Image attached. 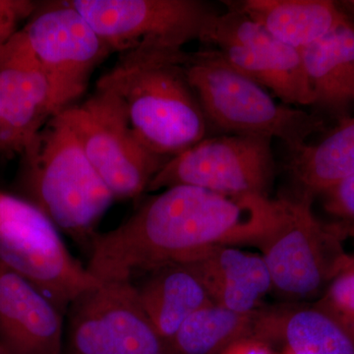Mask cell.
Returning <instances> with one entry per match:
<instances>
[{
	"mask_svg": "<svg viewBox=\"0 0 354 354\" xmlns=\"http://www.w3.org/2000/svg\"><path fill=\"white\" fill-rule=\"evenodd\" d=\"M279 209L281 199L174 186L147 200L118 227L97 232L86 268L101 283L132 281L211 247L259 244Z\"/></svg>",
	"mask_w": 354,
	"mask_h": 354,
	"instance_id": "obj_1",
	"label": "cell"
},
{
	"mask_svg": "<svg viewBox=\"0 0 354 354\" xmlns=\"http://www.w3.org/2000/svg\"><path fill=\"white\" fill-rule=\"evenodd\" d=\"M181 48H144L121 53L97 88L118 101L137 138L171 158L206 138L208 121L188 82Z\"/></svg>",
	"mask_w": 354,
	"mask_h": 354,
	"instance_id": "obj_2",
	"label": "cell"
},
{
	"mask_svg": "<svg viewBox=\"0 0 354 354\" xmlns=\"http://www.w3.org/2000/svg\"><path fill=\"white\" fill-rule=\"evenodd\" d=\"M21 157L27 201L88 253L97 223L115 198L62 114L46 122Z\"/></svg>",
	"mask_w": 354,
	"mask_h": 354,
	"instance_id": "obj_3",
	"label": "cell"
},
{
	"mask_svg": "<svg viewBox=\"0 0 354 354\" xmlns=\"http://www.w3.org/2000/svg\"><path fill=\"white\" fill-rule=\"evenodd\" d=\"M183 66L208 124L223 131L279 139L293 151L323 129L320 118L278 104L263 86L234 68L218 50L186 53Z\"/></svg>",
	"mask_w": 354,
	"mask_h": 354,
	"instance_id": "obj_4",
	"label": "cell"
},
{
	"mask_svg": "<svg viewBox=\"0 0 354 354\" xmlns=\"http://www.w3.org/2000/svg\"><path fill=\"white\" fill-rule=\"evenodd\" d=\"M313 198L281 199L276 223L260 241L272 288L290 299L323 295L348 262L341 223L325 225L312 211Z\"/></svg>",
	"mask_w": 354,
	"mask_h": 354,
	"instance_id": "obj_5",
	"label": "cell"
},
{
	"mask_svg": "<svg viewBox=\"0 0 354 354\" xmlns=\"http://www.w3.org/2000/svg\"><path fill=\"white\" fill-rule=\"evenodd\" d=\"M0 262L36 286L64 315L79 295L101 283L71 255L43 212L4 192H0Z\"/></svg>",
	"mask_w": 354,
	"mask_h": 354,
	"instance_id": "obj_6",
	"label": "cell"
},
{
	"mask_svg": "<svg viewBox=\"0 0 354 354\" xmlns=\"http://www.w3.org/2000/svg\"><path fill=\"white\" fill-rule=\"evenodd\" d=\"M60 114L115 200L147 192L153 177L169 160L137 138L118 101L101 88L83 104H74Z\"/></svg>",
	"mask_w": 354,
	"mask_h": 354,
	"instance_id": "obj_7",
	"label": "cell"
},
{
	"mask_svg": "<svg viewBox=\"0 0 354 354\" xmlns=\"http://www.w3.org/2000/svg\"><path fill=\"white\" fill-rule=\"evenodd\" d=\"M60 354H171L130 281H102L69 305Z\"/></svg>",
	"mask_w": 354,
	"mask_h": 354,
	"instance_id": "obj_8",
	"label": "cell"
},
{
	"mask_svg": "<svg viewBox=\"0 0 354 354\" xmlns=\"http://www.w3.org/2000/svg\"><path fill=\"white\" fill-rule=\"evenodd\" d=\"M111 53L144 48H183L202 41L218 15L199 0H73Z\"/></svg>",
	"mask_w": 354,
	"mask_h": 354,
	"instance_id": "obj_9",
	"label": "cell"
},
{
	"mask_svg": "<svg viewBox=\"0 0 354 354\" xmlns=\"http://www.w3.org/2000/svg\"><path fill=\"white\" fill-rule=\"evenodd\" d=\"M21 30L50 83L53 115L74 106L111 53L70 1L38 7Z\"/></svg>",
	"mask_w": 354,
	"mask_h": 354,
	"instance_id": "obj_10",
	"label": "cell"
},
{
	"mask_svg": "<svg viewBox=\"0 0 354 354\" xmlns=\"http://www.w3.org/2000/svg\"><path fill=\"white\" fill-rule=\"evenodd\" d=\"M271 141L234 134L203 139L169 158L147 192L186 185L225 194L268 197L274 171Z\"/></svg>",
	"mask_w": 354,
	"mask_h": 354,
	"instance_id": "obj_11",
	"label": "cell"
},
{
	"mask_svg": "<svg viewBox=\"0 0 354 354\" xmlns=\"http://www.w3.org/2000/svg\"><path fill=\"white\" fill-rule=\"evenodd\" d=\"M202 41L214 44L234 68L286 104H314L301 53L279 41L239 9L218 14Z\"/></svg>",
	"mask_w": 354,
	"mask_h": 354,
	"instance_id": "obj_12",
	"label": "cell"
},
{
	"mask_svg": "<svg viewBox=\"0 0 354 354\" xmlns=\"http://www.w3.org/2000/svg\"><path fill=\"white\" fill-rule=\"evenodd\" d=\"M53 116L50 83L21 30L0 48V153L22 155Z\"/></svg>",
	"mask_w": 354,
	"mask_h": 354,
	"instance_id": "obj_13",
	"label": "cell"
},
{
	"mask_svg": "<svg viewBox=\"0 0 354 354\" xmlns=\"http://www.w3.org/2000/svg\"><path fill=\"white\" fill-rule=\"evenodd\" d=\"M64 314L0 262V344L13 354H60Z\"/></svg>",
	"mask_w": 354,
	"mask_h": 354,
	"instance_id": "obj_14",
	"label": "cell"
},
{
	"mask_svg": "<svg viewBox=\"0 0 354 354\" xmlns=\"http://www.w3.org/2000/svg\"><path fill=\"white\" fill-rule=\"evenodd\" d=\"M201 279L213 304L252 313L272 288L262 255L227 246L211 247L186 261Z\"/></svg>",
	"mask_w": 354,
	"mask_h": 354,
	"instance_id": "obj_15",
	"label": "cell"
},
{
	"mask_svg": "<svg viewBox=\"0 0 354 354\" xmlns=\"http://www.w3.org/2000/svg\"><path fill=\"white\" fill-rule=\"evenodd\" d=\"M136 279L140 281H130L140 304L167 346L193 313L213 304L201 279L186 263L160 266Z\"/></svg>",
	"mask_w": 354,
	"mask_h": 354,
	"instance_id": "obj_16",
	"label": "cell"
},
{
	"mask_svg": "<svg viewBox=\"0 0 354 354\" xmlns=\"http://www.w3.org/2000/svg\"><path fill=\"white\" fill-rule=\"evenodd\" d=\"M258 339H279L297 354H354V334L318 304L261 311Z\"/></svg>",
	"mask_w": 354,
	"mask_h": 354,
	"instance_id": "obj_17",
	"label": "cell"
},
{
	"mask_svg": "<svg viewBox=\"0 0 354 354\" xmlns=\"http://www.w3.org/2000/svg\"><path fill=\"white\" fill-rule=\"evenodd\" d=\"M301 53L314 104L339 111L354 99V24L348 17Z\"/></svg>",
	"mask_w": 354,
	"mask_h": 354,
	"instance_id": "obj_18",
	"label": "cell"
},
{
	"mask_svg": "<svg viewBox=\"0 0 354 354\" xmlns=\"http://www.w3.org/2000/svg\"><path fill=\"white\" fill-rule=\"evenodd\" d=\"M230 6L299 50L324 38L346 17L329 0H244Z\"/></svg>",
	"mask_w": 354,
	"mask_h": 354,
	"instance_id": "obj_19",
	"label": "cell"
},
{
	"mask_svg": "<svg viewBox=\"0 0 354 354\" xmlns=\"http://www.w3.org/2000/svg\"><path fill=\"white\" fill-rule=\"evenodd\" d=\"M290 153V171L301 193L324 194L354 174V116L342 118L315 145L305 144Z\"/></svg>",
	"mask_w": 354,
	"mask_h": 354,
	"instance_id": "obj_20",
	"label": "cell"
},
{
	"mask_svg": "<svg viewBox=\"0 0 354 354\" xmlns=\"http://www.w3.org/2000/svg\"><path fill=\"white\" fill-rule=\"evenodd\" d=\"M261 311L239 313L212 304L197 310L169 342L171 354H223L237 342L257 335Z\"/></svg>",
	"mask_w": 354,
	"mask_h": 354,
	"instance_id": "obj_21",
	"label": "cell"
},
{
	"mask_svg": "<svg viewBox=\"0 0 354 354\" xmlns=\"http://www.w3.org/2000/svg\"><path fill=\"white\" fill-rule=\"evenodd\" d=\"M317 304L337 317L354 334V253Z\"/></svg>",
	"mask_w": 354,
	"mask_h": 354,
	"instance_id": "obj_22",
	"label": "cell"
},
{
	"mask_svg": "<svg viewBox=\"0 0 354 354\" xmlns=\"http://www.w3.org/2000/svg\"><path fill=\"white\" fill-rule=\"evenodd\" d=\"M38 7L30 0H0V48L21 31V23L30 19Z\"/></svg>",
	"mask_w": 354,
	"mask_h": 354,
	"instance_id": "obj_23",
	"label": "cell"
},
{
	"mask_svg": "<svg viewBox=\"0 0 354 354\" xmlns=\"http://www.w3.org/2000/svg\"><path fill=\"white\" fill-rule=\"evenodd\" d=\"M328 213L346 221H354V174L324 193Z\"/></svg>",
	"mask_w": 354,
	"mask_h": 354,
	"instance_id": "obj_24",
	"label": "cell"
},
{
	"mask_svg": "<svg viewBox=\"0 0 354 354\" xmlns=\"http://www.w3.org/2000/svg\"><path fill=\"white\" fill-rule=\"evenodd\" d=\"M223 354H274L272 353L267 342L248 337L237 342L234 346H230Z\"/></svg>",
	"mask_w": 354,
	"mask_h": 354,
	"instance_id": "obj_25",
	"label": "cell"
},
{
	"mask_svg": "<svg viewBox=\"0 0 354 354\" xmlns=\"http://www.w3.org/2000/svg\"><path fill=\"white\" fill-rule=\"evenodd\" d=\"M342 230L346 239H351L354 241V221H342Z\"/></svg>",
	"mask_w": 354,
	"mask_h": 354,
	"instance_id": "obj_26",
	"label": "cell"
},
{
	"mask_svg": "<svg viewBox=\"0 0 354 354\" xmlns=\"http://www.w3.org/2000/svg\"><path fill=\"white\" fill-rule=\"evenodd\" d=\"M0 354H13L11 353L10 351H7L6 348H1L0 349Z\"/></svg>",
	"mask_w": 354,
	"mask_h": 354,
	"instance_id": "obj_27",
	"label": "cell"
},
{
	"mask_svg": "<svg viewBox=\"0 0 354 354\" xmlns=\"http://www.w3.org/2000/svg\"><path fill=\"white\" fill-rule=\"evenodd\" d=\"M281 354H297V353H293V351H290V349L286 348V351H283V353Z\"/></svg>",
	"mask_w": 354,
	"mask_h": 354,
	"instance_id": "obj_28",
	"label": "cell"
},
{
	"mask_svg": "<svg viewBox=\"0 0 354 354\" xmlns=\"http://www.w3.org/2000/svg\"><path fill=\"white\" fill-rule=\"evenodd\" d=\"M1 348H3V346H2L1 344H0V349Z\"/></svg>",
	"mask_w": 354,
	"mask_h": 354,
	"instance_id": "obj_29",
	"label": "cell"
},
{
	"mask_svg": "<svg viewBox=\"0 0 354 354\" xmlns=\"http://www.w3.org/2000/svg\"><path fill=\"white\" fill-rule=\"evenodd\" d=\"M351 3H353V6H354V1H351Z\"/></svg>",
	"mask_w": 354,
	"mask_h": 354,
	"instance_id": "obj_30",
	"label": "cell"
}]
</instances>
